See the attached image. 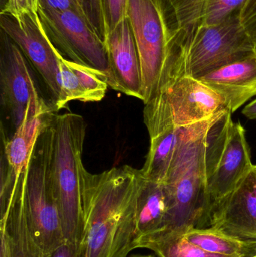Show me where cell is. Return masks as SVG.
<instances>
[{"label": "cell", "mask_w": 256, "mask_h": 257, "mask_svg": "<svg viewBox=\"0 0 256 257\" xmlns=\"http://www.w3.org/2000/svg\"><path fill=\"white\" fill-rule=\"evenodd\" d=\"M105 46L111 72L110 88L142 101L139 55L127 18L110 32Z\"/></svg>", "instance_id": "14"}, {"label": "cell", "mask_w": 256, "mask_h": 257, "mask_svg": "<svg viewBox=\"0 0 256 257\" xmlns=\"http://www.w3.org/2000/svg\"><path fill=\"white\" fill-rule=\"evenodd\" d=\"M131 257H155L153 255H147V256H133Z\"/></svg>", "instance_id": "32"}, {"label": "cell", "mask_w": 256, "mask_h": 257, "mask_svg": "<svg viewBox=\"0 0 256 257\" xmlns=\"http://www.w3.org/2000/svg\"><path fill=\"white\" fill-rule=\"evenodd\" d=\"M27 168L7 208L0 214V257H47L36 242L29 221L25 200Z\"/></svg>", "instance_id": "15"}, {"label": "cell", "mask_w": 256, "mask_h": 257, "mask_svg": "<svg viewBox=\"0 0 256 257\" xmlns=\"http://www.w3.org/2000/svg\"><path fill=\"white\" fill-rule=\"evenodd\" d=\"M255 52H256V40L255 41Z\"/></svg>", "instance_id": "34"}, {"label": "cell", "mask_w": 256, "mask_h": 257, "mask_svg": "<svg viewBox=\"0 0 256 257\" xmlns=\"http://www.w3.org/2000/svg\"><path fill=\"white\" fill-rule=\"evenodd\" d=\"M39 0H6L2 14L18 17L28 12L37 13Z\"/></svg>", "instance_id": "27"}, {"label": "cell", "mask_w": 256, "mask_h": 257, "mask_svg": "<svg viewBox=\"0 0 256 257\" xmlns=\"http://www.w3.org/2000/svg\"><path fill=\"white\" fill-rule=\"evenodd\" d=\"M51 169L65 241L81 245L84 231L81 172L87 124L74 113L54 114Z\"/></svg>", "instance_id": "4"}, {"label": "cell", "mask_w": 256, "mask_h": 257, "mask_svg": "<svg viewBox=\"0 0 256 257\" xmlns=\"http://www.w3.org/2000/svg\"><path fill=\"white\" fill-rule=\"evenodd\" d=\"M58 51V50H57ZM59 66H60V76H61L62 91L63 101L62 109L66 108L71 101H80L87 102V94L80 84L78 78L73 71L66 64V58L57 51Z\"/></svg>", "instance_id": "24"}, {"label": "cell", "mask_w": 256, "mask_h": 257, "mask_svg": "<svg viewBox=\"0 0 256 257\" xmlns=\"http://www.w3.org/2000/svg\"><path fill=\"white\" fill-rule=\"evenodd\" d=\"M144 105L149 136L170 127L191 126L228 110L217 93L190 76L159 87Z\"/></svg>", "instance_id": "6"}, {"label": "cell", "mask_w": 256, "mask_h": 257, "mask_svg": "<svg viewBox=\"0 0 256 257\" xmlns=\"http://www.w3.org/2000/svg\"><path fill=\"white\" fill-rule=\"evenodd\" d=\"M246 0H207L201 25H214L238 12Z\"/></svg>", "instance_id": "25"}, {"label": "cell", "mask_w": 256, "mask_h": 257, "mask_svg": "<svg viewBox=\"0 0 256 257\" xmlns=\"http://www.w3.org/2000/svg\"><path fill=\"white\" fill-rule=\"evenodd\" d=\"M38 15L51 42L70 61L89 66L111 80L105 44L92 30L81 14L75 11L44 10Z\"/></svg>", "instance_id": "8"}, {"label": "cell", "mask_w": 256, "mask_h": 257, "mask_svg": "<svg viewBox=\"0 0 256 257\" xmlns=\"http://www.w3.org/2000/svg\"><path fill=\"white\" fill-rule=\"evenodd\" d=\"M223 99L235 112L256 96V55L213 71L199 79Z\"/></svg>", "instance_id": "16"}, {"label": "cell", "mask_w": 256, "mask_h": 257, "mask_svg": "<svg viewBox=\"0 0 256 257\" xmlns=\"http://www.w3.org/2000/svg\"><path fill=\"white\" fill-rule=\"evenodd\" d=\"M48 257H82L80 253L79 246L65 241L56 249Z\"/></svg>", "instance_id": "30"}, {"label": "cell", "mask_w": 256, "mask_h": 257, "mask_svg": "<svg viewBox=\"0 0 256 257\" xmlns=\"http://www.w3.org/2000/svg\"><path fill=\"white\" fill-rule=\"evenodd\" d=\"M127 19L139 55L145 104L161 84L187 76V42L169 0H129Z\"/></svg>", "instance_id": "3"}, {"label": "cell", "mask_w": 256, "mask_h": 257, "mask_svg": "<svg viewBox=\"0 0 256 257\" xmlns=\"http://www.w3.org/2000/svg\"><path fill=\"white\" fill-rule=\"evenodd\" d=\"M0 96L12 133L24 120L30 104L42 97L22 51L2 31Z\"/></svg>", "instance_id": "11"}, {"label": "cell", "mask_w": 256, "mask_h": 257, "mask_svg": "<svg viewBox=\"0 0 256 257\" xmlns=\"http://www.w3.org/2000/svg\"><path fill=\"white\" fill-rule=\"evenodd\" d=\"M207 226L234 238L256 241L254 167L234 191L213 207Z\"/></svg>", "instance_id": "13"}, {"label": "cell", "mask_w": 256, "mask_h": 257, "mask_svg": "<svg viewBox=\"0 0 256 257\" xmlns=\"http://www.w3.org/2000/svg\"><path fill=\"white\" fill-rule=\"evenodd\" d=\"M184 236L192 244L215 254L229 257L256 256L255 241L239 239L211 228H195Z\"/></svg>", "instance_id": "19"}, {"label": "cell", "mask_w": 256, "mask_h": 257, "mask_svg": "<svg viewBox=\"0 0 256 257\" xmlns=\"http://www.w3.org/2000/svg\"><path fill=\"white\" fill-rule=\"evenodd\" d=\"M38 9L60 12L72 10L82 15L77 0H39Z\"/></svg>", "instance_id": "29"}, {"label": "cell", "mask_w": 256, "mask_h": 257, "mask_svg": "<svg viewBox=\"0 0 256 257\" xmlns=\"http://www.w3.org/2000/svg\"><path fill=\"white\" fill-rule=\"evenodd\" d=\"M141 169L124 165L98 174L81 172L84 231L82 257H128L135 250V211Z\"/></svg>", "instance_id": "2"}, {"label": "cell", "mask_w": 256, "mask_h": 257, "mask_svg": "<svg viewBox=\"0 0 256 257\" xmlns=\"http://www.w3.org/2000/svg\"><path fill=\"white\" fill-rule=\"evenodd\" d=\"M254 169H255L256 172V165H254Z\"/></svg>", "instance_id": "33"}, {"label": "cell", "mask_w": 256, "mask_h": 257, "mask_svg": "<svg viewBox=\"0 0 256 257\" xmlns=\"http://www.w3.org/2000/svg\"><path fill=\"white\" fill-rule=\"evenodd\" d=\"M180 128L170 127L150 137V148L141 172L146 179L165 183L178 143Z\"/></svg>", "instance_id": "18"}, {"label": "cell", "mask_w": 256, "mask_h": 257, "mask_svg": "<svg viewBox=\"0 0 256 257\" xmlns=\"http://www.w3.org/2000/svg\"><path fill=\"white\" fill-rule=\"evenodd\" d=\"M0 26L2 31L18 45L40 75L51 96L54 111L61 110L63 91L58 51L45 33L38 12L18 17L1 13Z\"/></svg>", "instance_id": "9"}, {"label": "cell", "mask_w": 256, "mask_h": 257, "mask_svg": "<svg viewBox=\"0 0 256 257\" xmlns=\"http://www.w3.org/2000/svg\"><path fill=\"white\" fill-rule=\"evenodd\" d=\"M253 167L246 130L240 123L231 120L209 179L210 213L216 204L235 190Z\"/></svg>", "instance_id": "12"}, {"label": "cell", "mask_w": 256, "mask_h": 257, "mask_svg": "<svg viewBox=\"0 0 256 257\" xmlns=\"http://www.w3.org/2000/svg\"><path fill=\"white\" fill-rule=\"evenodd\" d=\"M66 64L73 71L87 94V102H100L105 98L109 85L105 74L89 66L66 59Z\"/></svg>", "instance_id": "22"}, {"label": "cell", "mask_w": 256, "mask_h": 257, "mask_svg": "<svg viewBox=\"0 0 256 257\" xmlns=\"http://www.w3.org/2000/svg\"><path fill=\"white\" fill-rule=\"evenodd\" d=\"M240 21L249 36L256 40V0H246L240 10Z\"/></svg>", "instance_id": "28"}, {"label": "cell", "mask_w": 256, "mask_h": 257, "mask_svg": "<svg viewBox=\"0 0 256 257\" xmlns=\"http://www.w3.org/2000/svg\"><path fill=\"white\" fill-rule=\"evenodd\" d=\"M109 32L127 18L129 0H103Z\"/></svg>", "instance_id": "26"}, {"label": "cell", "mask_w": 256, "mask_h": 257, "mask_svg": "<svg viewBox=\"0 0 256 257\" xmlns=\"http://www.w3.org/2000/svg\"><path fill=\"white\" fill-rule=\"evenodd\" d=\"M256 55L255 41L240 21V11L214 25H200L191 38L186 75L201 77Z\"/></svg>", "instance_id": "7"}, {"label": "cell", "mask_w": 256, "mask_h": 257, "mask_svg": "<svg viewBox=\"0 0 256 257\" xmlns=\"http://www.w3.org/2000/svg\"><path fill=\"white\" fill-rule=\"evenodd\" d=\"M77 3L92 30L106 43L110 32L103 0H77Z\"/></svg>", "instance_id": "23"}, {"label": "cell", "mask_w": 256, "mask_h": 257, "mask_svg": "<svg viewBox=\"0 0 256 257\" xmlns=\"http://www.w3.org/2000/svg\"><path fill=\"white\" fill-rule=\"evenodd\" d=\"M242 114L250 120H256V99L243 108Z\"/></svg>", "instance_id": "31"}, {"label": "cell", "mask_w": 256, "mask_h": 257, "mask_svg": "<svg viewBox=\"0 0 256 257\" xmlns=\"http://www.w3.org/2000/svg\"><path fill=\"white\" fill-rule=\"evenodd\" d=\"M231 114L227 110L209 120L180 128L177 149L164 183L169 191V211L162 230L150 235H182L207 226L209 179L232 120Z\"/></svg>", "instance_id": "1"}, {"label": "cell", "mask_w": 256, "mask_h": 257, "mask_svg": "<svg viewBox=\"0 0 256 257\" xmlns=\"http://www.w3.org/2000/svg\"><path fill=\"white\" fill-rule=\"evenodd\" d=\"M254 257H256V256H254Z\"/></svg>", "instance_id": "35"}, {"label": "cell", "mask_w": 256, "mask_h": 257, "mask_svg": "<svg viewBox=\"0 0 256 257\" xmlns=\"http://www.w3.org/2000/svg\"><path fill=\"white\" fill-rule=\"evenodd\" d=\"M51 104L41 97L27 108L24 120L9 137L2 136L0 197L7 198L16 187L21 174L28 166L41 131L55 114Z\"/></svg>", "instance_id": "10"}, {"label": "cell", "mask_w": 256, "mask_h": 257, "mask_svg": "<svg viewBox=\"0 0 256 257\" xmlns=\"http://www.w3.org/2000/svg\"><path fill=\"white\" fill-rule=\"evenodd\" d=\"M169 208V191L165 184L144 177L137 200L134 247L140 238L162 230Z\"/></svg>", "instance_id": "17"}, {"label": "cell", "mask_w": 256, "mask_h": 257, "mask_svg": "<svg viewBox=\"0 0 256 257\" xmlns=\"http://www.w3.org/2000/svg\"><path fill=\"white\" fill-rule=\"evenodd\" d=\"M189 48L194 32L202 24L207 0H169Z\"/></svg>", "instance_id": "21"}, {"label": "cell", "mask_w": 256, "mask_h": 257, "mask_svg": "<svg viewBox=\"0 0 256 257\" xmlns=\"http://www.w3.org/2000/svg\"><path fill=\"white\" fill-rule=\"evenodd\" d=\"M52 119L36 140L25 175L29 221L36 242L47 257L66 241L51 175Z\"/></svg>", "instance_id": "5"}, {"label": "cell", "mask_w": 256, "mask_h": 257, "mask_svg": "<svg viewBox=\"0 0 256 257\" xmlns=\"http://www.w3.org/2000/svg\"><path fill=\"white\" fill-rule=\"evenodd\" d=\"M147 249L158 257H229L206 251L182 235H148L136 241L135 249Z\"/></svg>", "instance_id": "20"}]
</instances>
